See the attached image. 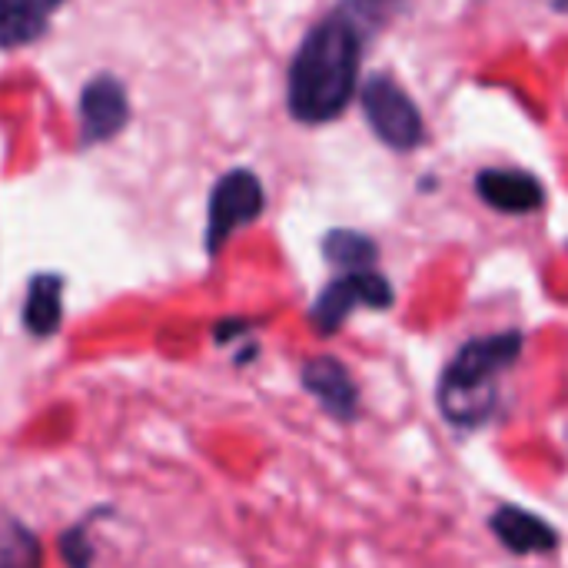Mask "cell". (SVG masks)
Masks as SVG:
<instances>
[{
  "label": "cell",
  "mask_w": 568,
  "mask_h": 568,
  "mask_svg": "<svg viewBox=\"0 0 568 568\" xmlns=\"http://www.w3.org/2000/svg\"><path fill=\"white\" fill-rule=\"evenodd\" d=\"M359 30L349 17L333 13L316 23L290 67V113L300 123H329L356 97Z\"/></svg>",
  "instance_id": "6da1fadb"
},
{
  "label": "cell",
  "mask_w": 568,
  "mask_h": 568,
  "mask_svg": "<svg viewBox=\"0 0 568 568\" xmlns=\"http://www.w3.org/2000/svg\"><path fill=\"white\" fill-rule=\"evenodd\" d=\"M519 356H523L519 329L476 336L463 343L453 363L446 366L439 393H436L443 416L459 429L483 426L496 409L499 379L519 363Z\"/></svg>",
  "instance_id": "7a4b0ae2"
},
{
  "label": "cell",
  "mask_w": 568,
  "mask_h": 568,
  "mask_svg": "<svg viewBox=\"0 0 568 568\" xmlns=\"http://www.w3.org/2000/svg\"><path fill=\"white\" fill-rule=\"evenodd\" d=\"M359 103H363V113H366L373 133L386 146L406 153L423 143V136H426L423 113L393 77H369L359 90Z\"/></svg>",
  "instance_id": "3957f363"
},
{
  "label": "cell",
  "mask_w": 568,
  "mask_h": 568,
  "mask_svg": "<svg viewBox=\"0 0 568 568\" xmlns=\"http://www.w3.org/2000/svg\"><path fill=\"white\" fill-rule=\"evenodd\" d=\"M396 300L389 280L376 270H359V273H343L336 276L313 303V326L323 336L339 333V326L349 320L353 310H389Z\"/></svg>",
  "instance_id": "277c9868"
},
{
  "label": "cell",
  "mask_w": 568,
  "mask_h": 568,
  "mask_svg": "<svg viewBox=\"0 0 568 568\" xmlns=\"http://www.w3.org/2000/svg\"><path fill=\"white\" fill-rule=\"evenodd\" d=\"M266 206V196H263V183L256 173L250 170H230L226 176H220V183L213 186V196H210V223H206V250L210 253H220L223 243L250 226L253 220H260Z\"/></svg>",
  "instance_id": "5b68a950"
},
{
  "label": "cell",
  "mask_w": 568,
  "mask_h": 568,
  "mask_svg": "<svg viewBox=\"0 0 568 568\" xmlns=\"http://www.w3.org/2000/svg\"><path fill=\"white\" fill-rule=\"evenodd\" d=\"M303 389L339 423H353L359 416V389L349 369L336 356H313L300 369Z\"/></svg>",
  "instance_id": "8992f818"
},
{
  "label": "cell",
  "mask_w": 568,
  "mask_h": 568,
  "mask_svg": "<svg viewBox=\"0 0 568 568\" xmlns=\"http://www.w3.org/2000/svg\"><path fill=\"white\" fill-rule=\"evenodd\" d=\"M476 193L483 196V203H489L499 213L509 216H526L536 213L546 203V190L542 183L526 173V170H509V166H493L483 170L476 176Z\"/></svg>",
  "instance_id": "52a82bcc"
},
{
  "label": "cell",
  "mask_w": 568,
  "mask_h": 568,
  "mask_svg": "<svg viewBox=\"0 0 568 568\" xmlns=\"http://www.w3.org/2000/svg\"><path fill=\"white\" fill-rule=\"evenodd\" d=\"M80 120H83V140H110L116 136L130 120L126 90L113 77H97L80 93Z\"/></svg>",
  "instance_id": "ba28073f"
},
{
  "label": "cell",
  "mask_w": 568,
  "mask_h": 568,
  "mask_svg": "<svg viewBox=\"0 0 568 568\" xmlns=\"http://www.w3.org/2000/svg\"><path fill=\"white\" fill-rule=\"evenodd\" d=\"M493 536L503 542L513 556H539L559 549V532L542 516L523 509V506H499L489 519Z\"/></svg>",
  "instance_id": "9c48e42d"
},
{
  "label": "cell",
  "mask_w": 568,
  "mask_h": 568,
  "mask_svg": "<svg viewBox=\"0 0 568 568\" xmlns=\"http://www.w3.org/2000/svg\"><path fill=\"white\" fill-rule=\"evenodd\" d=\"M63 0H0V47L33 43Z\"/></svg>",
  "instance_id": "30bf717a"
},
{
  "label": "cell",
  "mask_w": 568,
  "mask_h": 568,
  "mask_svg": "<svg viewBox=\"0 0 568 568\" xmlns=\"http://www.w3.org/2000/svg\"><path fill=\"white\" fill-rule=\"evenodd\" d=\"M63 316V280L53 273L33 276L23 303V323L33 336H53Z\"/></svg>",
  "instance_id": "8fae6325"
},
{
  "label": "cell",
  "mask_w": 568,
  "mask_h": 568,
  "mask_svg": "<svg viewBox=\"0 0 568 568\" xmlns=\"http://www.w3.org/2000/svg\"><path fill=\"white\" fill-rule=\"evenodd\" d=\"M323 253L326 260L343 270V273H359V270H373L376 266V243L366 236V233H356V230H333L326 233L323 240Z\"/></svg>",
  "instance_id": "7c38bea8"
},
{
  "label": "cell",
  "mask_w": 568,
  "mask_h": 568,
  "mask_svg": "<svg viewBox=\"0 0 568 568\" xmlns=\"http://www.w3.org/2000/svg\"><path fill=\"white\" fill-rule=\"evenodd\" d=\"M0 568H40V542L17 523L0 526Z\"/></svg>",
  "instance_id": "4fadbf2b"
}]
</instances>
